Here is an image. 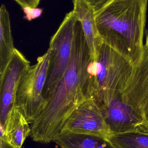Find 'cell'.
I'll use <instances>...</instances> for the list:
<instances>
[{"label": "cell", "mask_w": 148, "mask_h": 148, "mask_svg": "<svg viewBox=\"0 0 148 148\" xmlns=\"http://www.w3.org/2000/svg\"><path fill=\"white\" fill-rule=\"evenodd\" d=\"M73 11L81 23L91 58L95 61L103 42L96 26L94 7L83 0H73Z\"/></svg>", "instance_id": "10"}, {"label": "cell", "mask_w": 148, "mask_h": 148, "mask_svg": "<svg viewBox=\"0 0 148 148\" xmlns=\"http://www.w3.org/2000/svg\"><path fill=\"white\" fill-rule=\"evenodd\" d=\"M92 60L81 23L67 69L45 100L42 111L31 123L33 141L43 144L52 142L73 111L90 99L88 66Z\"/></svg>", "instance_id": "1"}, {"label": "cell", "mask_w": 148, "mask_h": 148, "mask_svg": "<svg viewBox=\"0 0 148 148\" xmlns=\"http://www.w3.org/2000/svg\"><path fill=\"white\" fill-rule=\"evenodd\" d=\"M148 0H108L95 10L96 26L103 43L130 62L140 60Z\"/></svg>", "instance_id": "2"}, {"label": "cell", "mask_w": 148, "mask_h": 148, "mask_svg": "<svg viewBox=\"0 0 148 148\" xmlns=\"http://www.w3.org/2000/svg\"><path fill=\"white\" fill-rule=\"evenodd\" d=\"M94 6L96 10L108 0H83Z\"/></svg>", "instance_id": "17"}, {"label": "cell", "mask_w": 148, "mask_h": 148, "mask_svg": "<svg viewBox=\"0 0 148 148\" xmlns=\"http://www.w3.org/2000/svg\"><path fill=\"white\" fill-rule=\"evenodd\" d=\"M61 132L96 135L107 139L112 135L101 109L93 99L86 100L73 111Z\"/></svg>", "instance_id": "7"}, {"label": "cell", "mask_w": 148, "mask_h": 148, "mask_svg": "<svg viewBox=\"0 0 148 148\" xmlns=\"http://www.w3.org/2000/svg\"><path fill=\"white\" fill-rule=\"evenodd\" d=\"M121 98L142 117L143 124L140 130L148 133V49L144 46L140 60L134 65Z\"/></svg>", "instance_id": "6"}, {"label": "cell", "mask_w": 148, "mask_h": 148, "mask_svg": "<svg viewBox=\"0 0 148 148\" xmlns=\"http://www.w3.org/2000/svg\"><path fill=\"white\" fill-rule=\"evenodd\" d=\"M29 123L21 110L13 107L8 114L1 137L14 147L22 148L30 135L31 127Z\"/></svg>", "instance_id": "11"}, {"label": "cell", "mask_w": 148, "mask_h": 148, "mask_svg": "<svg viewBox=\"0 0 148 148\" xmlns=\"http://www.w3.org/2000/svg\"><path fill=\"white\" fill-rule=\"evenodd\" d=\"M133 64L103 43L95 60L89 65V94L99 107L121 97L131 75Z\"/></svg>", "instance_id": "3"}, {"label": "cell", "mask_w": 148, "mask_h": 148, "mask_svg": "<svg viewBox=\"0 0 148 148\" xmlns=\"http://www.w3.org/2000/svg\"><path fill=\"white\" fill-rule=\"evenodd\" d=\"M144 47L148 49V29L147 31V35H146V43L144 45Z\"/></svg>", "instance_id": "19"}, {"label": "cell", "mask_w": 148, "mask_h": 148, "mask_svg": "<svg viewBox=\"0 0 148 148\" xmlns=\"http://www.w3.org/2000/svg\"><path fill=\"white\" fill-rule=\"evenodd\" d=\"M22 8L26 7L37 8L41 0H14Z\"/></svg>", "instance_id": "16"}, {"label": "cell", "mask_w": 148, "mask_h": 148, "mask_svg": "<svg viewBox=\"0 0 148 148\" xmlns=\"http://www.w3.org/2000/svg\"><path fill=\"white\" fill-rule=\"evenodd\" d=\"M100 108L112 134L140 129L143 125L142 117L124 102L121 97L113 99L108 104Z\"/></svg>", "instance_id": "9"}, {"label": "cell", "mask_w": 148, "mask_h": 148, "mask_svg": "<svg viewBox=\"0 0 148 148\" xmlns=\"http://www.w3.org/2000/svg\"><path fill=\"white\" fill-rule=\"evenodd\" d=\"M22 10L24 14V19L29 21L41 17L43 12V9L40 8L26 7L22 8Z\"/></svg>", "instance_id": "15"}, {"label": "cell", "mask_w": 148, "mask_h": 148, "mask_svg": "<svg viewBox=\"0 0 148 148\" xmlns=\"http://www.w3.org/2000/svg\"><path fill=\"white\" fill-rule=\"evenodd\" d=\"M52 142L61 148H116L107 138L89 134L61 132Z\"/></svg>", "instance_id": "12"}, {"label": "cell", "mask_w": 148, "mask_h": 148, "mask_svg": "<svg viewBox=\"0 0 148 148\" xmlns=\"http://www.w3.org/2000/svg\"><path fill=\"white\" fill-rule=\"evenodd\" d=\"M80 23L72 10L66 14L59 28L51 37L49 48L50 62L43 94L45 101L69 65L76 30Z\"/></svg>", "instance_id": "5"}, {"label": "cell", "mask_w": 148, "mask_h": 148, "mask_svg": "<svg viewBox=\"0 0 148 148\" xmlns=\"http://www.w3.org/2000/svg\"><path fill=\"white\" fill-rule=\"evenodd\" d=\"M10 17L6 6L0 8V76L4 73L14 51Z\"/></svg>", "instance_id": "13"}, {"label": "cell", "mask_w": 148, "mask_h": 148, "mask_svg": "<svg viewBox=\"0 0 148 148\" xmlns=\"http://www.w3.org/2000/svg\"><path fill=\"white\" fill-rule=\"evenodd\" d=\"M30 66V62L15 48L4 73L0 76V123L2 131L8 114L14 106L20 81Z\"/></svg>", "instance_id": "8"}, {"label": "cell", "mask_w": 148, "mask_h": 148, "mask_svg": "<svg viewBox=\"0 0 148 148\" xmlns=\"http://www.w3.org/2000/svg\"><path fill=\"white\" fill-rule=\"evenodd\" d=\"M108 139L116 148H148V133L140 129L114 134Z\"/></svg>", "instance_id": "14"}, {"label": "cell", "mask_w": 148, "mask_h": 148, "mask_svg": "<svg viewBox=\"0 0 148 148\" xmlns=\"http://www.w3.org/2000/svg\"><path fill=\"white\" fill-rule=\"evenodd\" d=\"M0 148H18L14 147L10 145L9 143H8L4 139L1 137L0 141Z\"/></svg>", "instance_id": "18"}, {"label": "cell", "mask_w": 148, "mask_h": 148, "mask_svg": "<svg viewBox=\"0 0 148 148\" xmlns=\"http://www.w3.org/2000/svg\"><path fill=\"white\" fill-rule=\"evenodd\" d=\"M49 49L38 57L35 65L23 74L17 89L14 106L21 110L29 123H32L43 110V91L50 62Z\"/></svg>", "instance_id": "4"}]
</instances>
